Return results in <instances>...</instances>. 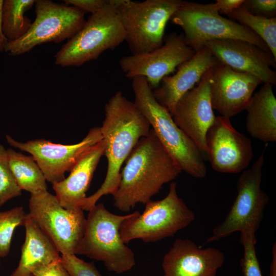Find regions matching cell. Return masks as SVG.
I'll list each match as a JSON object with an SVG mask.
<instances>
[{
  "mask_svg": "<svg viewBox=\"0 0 276 276\" xmlns=\"http://www.w3.org/2000/svg\"><path fill=\"white\" fill-rule=\"evenodd\" d=\"M143 276H145V275H143Z\"/></svg>",
  "mask_w": 276,
  "mask_h": 276,
  "instance_id": "cell-36",
  "label": "cell"
},
{
  "mask_svg": "<svg viewBox=\"0 0 276 276\" xmlns=\"http://www.w3.org/2000/svg\"><path fill=\"white\" fill-rule=\"evenodd\" d=\"M103 155L102 140L82 155L67 177L53 184L55 196L62 207L68 210L81 208L94 173Z\"/></svg>",
  "mask_w": 276,
  "mask_h": 276,
  "instance_id": "cell-20",
  "label": "cell"
},
{
  "mask_svg": "<svg viewBox=\"0 0 276 276\" xmlns=\"http://www.w3.org/2000/svg\"><path fill=\"white\" fill-rule=\"evenodd\" d=\"M7 153L11 171L21 190L31 194L48 191L44 174L32 156L25 155L11 148L7 149Z\"/></svg>",
  "mask_w": 276,
  "mask_h": 276,
  "instance_id": "cell-23",
  "label": "cell"
},
{
  "mask_svg": "<svg viewBox=\"0 0 276 276\" xmlns=\"http://www.w3.org/2000/svg\"><path fill=\"white\" fill-rule=\"evenodd\" d=\"M88 212L84 234L75 255L102 261L108 270L118 274L131 270L135 265L134 254L123 242L120 231L122 223L134 212L116 215L103 203L96 204Z\"/></svg>",
  "mask_w": 276,
  "mask_h": 276,
  "instance_id": "cell-4",
  "label": "cell"
},
{
  "mask_svg": "<svg viewBox=\"0 0 276 276\" xmlns=\"http://www.w3.org/2000/svg\"><path fill=\"white\" fill-rule=\"evenodd\" d=\"M65 5L73 6L84 13L91 14L106 8L111 4L112 0H64Z\"/></svg>",
  "mask_w": 276,
  "mask_h": 276,
  "instance_id": "cell-31",
  "label": "cell"
},
{
  "mask_svg": "<svg viewBox=\"0 0 276 276\" xmlns=\"http://www.w3.org/2000/svg\"><path fill=\"white\" fill-rule=\"evenodd\" d=\"M105 116L100 127L104 155L107 159V171L100 188L86 197L81 204L84 211H90L103 196L113 195L121 179L123 164L138 141L147 136L150 125L134 102L122 91H117L105 105Z\"/></svg>",
  "mask_w": 276,
  "mask_h": 276,
  "instance_id": "cell-1",
  "label": "cell"
},
{
  "mask_svg": "<svg viewBox=\"0 0 276 276\" xmlns=\"http://www.w3.org/2000/svg\"><path fill=\"white\" fill-rule=\"evenodd\" d=\"M245 0H216L213 5L219 14L227 16L242 6Z\"/></svg>",
  "mask_w": 276,
  "mask_h": 276,
  "instance_id": "cell-33",
  "label": "cell"
},
{
  "mask_svg": "<svg viewBox=\"0 0 276 276\" xmlns=\"http://www.w3.org/2000/svg\"><path fill=\"white\" fill-rule=\"evenodd\" d=\"M33 276H71L60 258L48 264L40 266L32 272Z\"/></svg>",
  "mask_w": 276,
  "mask_h": 276,
  "instance_id": "cell-32",
  "label": "cell"
},
{
  "mask_svg": "<svg viewBox=\"0 0 276 276\" xmlns=\"http://www.w3.org/2000/svg\"><path fill=\"white\" fill-rule=\"evenodd\" d=\"M227 16L228 19L247 27L257 34L276 59V17L267 18L253 15L242 6Z\"/></svg>",
  "mask_w": 276,
  "mask_h": 276,
  "instance_id": "cell-25",
  "label": "cell"
},
{
  "mask_svg": "<svg viewBox=\"0 0 276 276\" xmlns=\"http://www.w3.org/2000/svg\"><path fill=\"white\" fill-rule=\"evenodd\" d=\"M35 0H5L2 8V28L8 40L22 37L29 30L31 20L25 13L35 4Z\"/></svg>",
  "mask_w": 276,
  "mask_h": 276,
  "instance_id": "cell-24",
  "label": "cell"
},
{
  "mask_svg": "<svg viewBox=\"0 0 276 276\" xmlns=\"http://www.w3.org/2000/svg\"><path fill=\"white\" fill-rule=\"evenodd\" d=\"M218 61L232 69L254 75L264 83L276 84V59L249 42L238 39H221L206 42Z\"/></svg>",
  "mask_w": 276,
  "mask_h": 276,
  "instance_id": "cell-17",
  "label": "cell"
},
{
  "mask_svg": "<svg viewBox=\"0 0 276 276\" xmlns=\"http://www.w3.org/2000/svg\"><path fill=\"white\" fill-rule=\"evenodd\" d=\"M220 250L202 248L189 239H177L162 262L164 276H216L224 263Z\"/></svg>",
  "mask_w": 276,
  "mask_h": 276,
  "instance_id": "cell-18",
  "label": "cell"
},
{
  "mask_svg": "<svg viewBox=\"0 0 276 276\" xmlns=\"http://www.w3.org/2000/svg\"><path fill=\"white\" fill-rule=\"evenodd\" d=\"M27 216L22 206L0 212V258L9 254L14 231L24 225Z\"/></svg>",
  "mask_w": 276,
  "mask_h": 276,
  "instance_id": "cell-26",
  "label": "cell"
},
{
  "mask_svg": "<svg viewBox=\"0 0 276 276\" xmlns=\"http://www.w3.org/2000/svg\"><path fill=\"white\" fill-rule=\"evenodd\" d=\"M181 0H114L132 55L151 52L164 43L166 26Z\"/></svg>",
  "mask_w": 276,
  "mask_h": 276,
  "instance_id": "cell-5",
  "label": "cell"
},
{
  "mask_svg": "<svg viewBox=\"0 0 276 276\" xmlns=\"http://www.w3.org/2000/svg\"><path fill=\"white\" fill-rule=\"evenodd\" d=\"M261 83L254 75L234 70L218 62L212 68L210 96L213 109L230 119L245 110Z\"/></svg>",
  "mask_w": 276,
  "mask_h": 276,
  "instance_id": "cell-16",
  "label": "cell"
},
{
  "mask_svg": "<svg viewBox=\"0 0 276 276\" xmlns=\"http://www.w3.org/2000/svg\"><path fill=\"white\" fill-rule=\"evenodd\" d=\"M170 20L181 28L186 43L196 51L209 41L232 39L249 42L270 52L257 34L247 27L222 17L213 3L183 1Z\"/></svg>",
  "mask_w": 276,
  "mask_h": 276,
  "instance_id": "cell-7",
  "label": "cell"
},
{
  "mask_svg": "<svg viewBox=\"0 0 276 276\" xmlns=\"http://www.w3.org/2000/svg\"><path fill=\"white\" fill-rule=\"evenodd\" d=\"M9 166L7 149L0 144V207L10 199L21 194Z\"/></svg>",
  "mask_w": 276,
  "mask_h": 276,
  "instance_id": "cell-27",
  "label": "cell"
},
{
  "mask_svg": "<svg viewBox=\"0 0 276 276\" xmlns=\"http://www.w3.org/2000/svg\"><path fill=\"white\" fill-rule=\"evenodd\" d=\"M242 6L251 14L267 18L276 16L275 0H247Z\"/></svg>",
  "mask_w": 276,
  "mask_h": 276,
  "instance_id": "cell-30",
  "label": "cell"
},
{
  "mask_svg": "<svg viewBox=\"0 0 276 276\" xmlns=\"http://www.w3.org/2000/svg\"><path fill=\"white\" fill-rule=\"evenodd\" d=\"M132 87L134 103L181 171L195 178L205 177L207 169L203 153L176 124L170 112L157 101L146 78H133Z\"/></svg>",
  "mask_w": 276,
  "mask_h": 276,
  "instance_id": "cell-3",
  "label": "cell"
},
{
  "mask_svg": "<svg viewBox=\"0 0 276 276\" xmlns=\"http://www.w3.org/2000/svg\"><path fill=\"white\" fill-rule=\"evenodd\" d=\"M25 239L16 268L10 276H33L36 268L59 260L61 256L52 242L29 214L24 223Z\"/></svg>",
  "mask_w": 276,
  "mask_h": 276,
  "instance_id": "cell-21",
  "label": "cell"
},
{
  "mask_svg": "<svg viewBox=\"0 0 276 276\" xmlns=\"http://www.w3.org/2000/svg\"><path fill=\"white\" fill-rule=\"evenodd\" d=\"M212 68L178 100L172 114L176 124L203 153L206 152V132L216 118L210 96Z\"/></svg>",
  "mask_w": 276,
  "mask_h": 276,
  "instance_id": "cell-15",
  "label": "cell"
},
{
  "mask_svg": "<svg viewBox=\"0 0 276 276\" xmlns=\"http://www.w3.org/2000/svg\"><path fill=\"white\" fill-rule=\"evenodd\" d=\"M196 52L186 43L183 34L172 32L164 36L160 47L148 53L124 56L119 64L127 78L144 76L153 90L164 77L191 59Z\"/></svg>",
  "mask_w": 276,
  "mask_h": 276,
  "instance_id": "cell-12",
  "label": "cell"
},
{
  "mask_svg": "<svg viewBox=\"0 0 276 276\" xmlns=\"http://www.w3.org/2000/svg\"><path fill=\"white\" fill-rule=\"evenodd\" d=\"M11 146L31 154L36 162L46 180L51 183L59 182L70 171L82 155L102 140L100 127L90 129L80 142L71 145L54 143L44 139L17 141L9 135L6 136Z\"/></svg>",
  "mask_w": 276,
  "mask_h": 276,
  "instance_id": "cell-13",
  "label": "cell"
},
{
  "mask_svg": "<svg viewBox=\"0 0 276 276\" xmlns=\"http://www.w3.org/2000/svg\"><path fill=\"white\" fill-rule=\"evenodd\" d=\"M218 62L209 49L203 46L191 59L180 64L174 75L162 79L158 86L152 90L154 97L172 116L178 100Z\"/></svg>",
  "mask_w": 276,
  "mask_h": 276,
  "instance_id": "cell-19",
  "label": "cell"
},
{
  "mask_svg": "<svg viewBox=\"0 0 276 276\" xmlns=\"http://www.w3.org/2000/svg\"><path fill=\"white\" fill-rule=\"evenodd\" d=\"M240 242L244 248L240 262L244 276H263L256 252L255 235L241 233Z\"/></svg>",
  "mask_w": 276,
  "mask_h": 276,
  "instance_id": "cell-28",
  "label": "cell"
},
{
  "mask_svg": "<svg viewBox=\"0 0 276 276\" xmlns=\"http://www.w3.org/2000/svg\"><path fill=\"white\" fill-rule=\"evenodd\" d=\"M245 110L246 128L252 137L266 143L276 141V98L272 85L264 83L252 96Z\"/></svg>",
  "mask_w": 276,
  "mask_h": 276,
  "instance_id": "cell-22",
  "label": "cell"
},
{
  "mask_svg": "<svg viewBox=\"0 0 276 276\" xmlns=\"http://www.w3.org/2000/svg\"><path fill=\"white\" fill-rule=\"evenodd\" d=\"M36 17L20 38L8 40L5 51L11 56L29 52L37 45L71 38L84 25L85 13L77 8L50 0H35Z\"/></svg>",
  "mask_w": 276,
  "mask_h": 276,
  "instance_id": "cell-10",
  "label": "cell"
},
{
  "mask_svg": "<svg viewBox=\"0 0 276 276\" xmlns=\"http://www.w3.org/2000/svg\"><path fill=\"white\" fill-rule=\"evenodd\" d=\"M3 0H0V52L5 51L8 39L5 36L2 28V8Z\"/></svg>",
  "mask_w": 276,
  "mask_h": 276,
  "instance_id": "cell-34",
  "label": "cell"
},
{
  "mask_svg": "<svg viewBox=\"0 0 276 276\" xmlns=\"http://www.w3.org/2000/svg\"><path fill=\"white\" fill-rule=\"evenodd\" d=\"M266 146L248 169L243 171L237 182L236 199L223 221L216 226L206 240L212 242L240 232L255 235L262 222L269 197L261 188Z\"/></svg>",
  "mask_w": 276,
  "mask_h": 276,
  "instance_id": "cell-9",
  "label": "cell"
},
{
  "mask_svg": "<svg viewBox=\"0 0 276 276\" xmlns=\"http://www.w3.org/2000/svg\"><path fill=\"white\" fill-rule=\"evenodd\" d=\"M272 261L270 267L269 276H276V245L273 246L272 250Z\"/></svg>",
  "mask_w": 276,
  "mask_h": 276,
  "instance_id": "cell-35",
  "label": "cell"
},
{
  "mask_svg": "<svg viewBox=\"0 0 276 276\" xmlns=\"http://www.w3.org/2000/svg\"><path fill=\"white\" fill-rule=\"evenodd\" d=\"M125 162L118 189L112 195L114 205L124 212L137 203L150 201L164 185L181 172L152 129L139 140Z\"/></svg>",
  "mask_w": 276,
  "mask_h": 276,
  "instance_id": "cell-2",
  "label": "cell"
},
{
  "mask_svg": "<svg viewBox=\"0 0 276 276\" xmlns=\"http://www.w3.org/2000/svg\"><path fill=\"white\" fill-rule=\"evenodd\" d=\"M145 205L142 214L135 211L122 223L120 232L125 244L134 239L154 242L173 237L195 219L193 212L178 196L175 182L170 183L165 198L151 200Z\"/></svg>",
  "mask_w": 276,
  "mask_h": 276,
  "instance_id": "cell-6",
  "label": "cell"
},
{
  "mask_svg": "<svg viewBox=\"0 0 276 276\" xmlns=\"http://www.w3.org/2000/svg\"><path fill=\"white\" fill-rule=\"evenodd\" d=\"M0 263H1V261H0Z\"/></svg>",
  "mask_w": 276,
  "mask_h": 276,
  "instance_id": "cell-37",
  "label": "cell"
},
{
  "mask_svg": "<svg viewBox=\"0 0 276 276\" xmlns=\"http://www.w3.org/2000/svg\"><path fill=\"white\" fill-rule=\"evenodd\" d=\"M61 260L71 276H102L94 262H87L74 254H62Z\"/></svg>",
  "mask_w": 276,
  "mask_h": 276,
  "instance_id": "cell-29",
  "label": "cell"
},
{
  "mask_svg": "<svg viewBox=\"0 0 276 276\" xmlns=\"http://www.w3.org/2000/svg\"><path fill=\"white\" fill-rule=\"evenodd\" d=\"M125 40V33L111 4L86 20L81 29L55 55L56 65L79 66L97 59L104 52L113 50Z\"/></svg>",
  "mask_w": 276,
  "mask_h": 276,
  "instance_id": "cell-8",
  "label": "cell"
},
{
  "mask_svg": "<svg viewBox=\"0 0 276 276\" xmlns=\"http://www.w3.org/2000/svg\"><path fill=\"white\" fill-rule=\"evenodd\" d=\"M31 218L62 254H74L83 237L86 218L79 208L62 207L55 195L48 191L31 194L29 201Z\"/></svg>",
  "mask_w": 276,
  "mask_h": 276,
  "instance_id": "cell-11",
  "label": "cell"
},
{
  "mask_svg": "<svg viewBox=\"0 0 276 276\" xmlns=\"http://www.w3.org/2000/svg\"><path fill=\"white\" fill-rule=\"evenodd\" d=\"M208 159L212 169L223 173H238L245 170L254 156L251 140L238 131L230 119L216 118L206 134Z\"/></svg>",
  "mask_w": 276,
  "mask_h": 276,
  "instance_id": "cell-14",
  "label": "cell"
}]
</instances>
